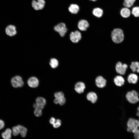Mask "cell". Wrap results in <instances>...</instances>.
<instances>
[{"label": "cell", "instance_id": "21", "mask_svg": "<svg viewBox=\"0 0 139 139\" xmlns=\"http://www.w3.org/2000/svg\"><path fill=\"white\" fill-rule=\"evenodd\" d=\"M12 133V131L10 129L7 128L5 132L2 133V136L4 139H10L11 137Z\"/></svg>", "mask_w": 139, "mask_h": 139}, {"label": "cell", "instance_id": "17", "mask_svg": "<svg viewBox=\"0 0 139 139\" xmlns=\"http://www.w3.org/2000/svg\"><path fill=\"white\" fill-rule=\"evenodd\" d=\"M120 13L122 17L124 18H127L130 16L131 12L128 8L125 7L121 9Z\"/></svg>", "mask_w": 139, "mask_h": 139}, {"label": "cell", "instance_id": "4", "mask_svg": "<svg viewBox=\"0 0 139 139\" xmlns=\"http://www.w3.org/2000/svg\"><path fill=\"white\" fill-rule=\"evenodd\" d=\"M128 67V66L127 64L118 61L116 64L115 69L118 75L123 76L125 74Z\"/></svg>", "mask_w": 139, "mask_h": 139}, {"label": "cell", "instance_id": "24", "mask_svg": "<svg viewBox=\"0 0 139 139\" xmlns=\"http://www.w3.org/2000/svg\"><path fill=\"white\" fill-rule=\"evenodd\" d=\"M19 129L20 134L22 137H24L26 136L27 130V129L24 126L18 125Z\"/></svg>", "mask_w": 139, "mask_h": 139}, {"label": "cell", "instance_id": "33", "mask_svg": "<svg viewBox=\"0 0 139 139\" xmlns=\"http://www.w3.org/2000/svg\"><path fill=\"white\" fill-rule=\"evenodd\" d=\"M137 112L136 113V115L137 116H139V106L137 108Z\"/></svg>", "mask_w": 139, "mask_h": 139}, {"label": "cell", "instance_id": "31", "mask_svg": "<svg viewBox=\"0 0 139 139\" xmlns=\"http://www.w3.org/2000/svg\"><path fill=\"white\" fill-rule=\"evenodd\" d=\"M5 125L4 123V121L0 119V130L3 129Z\"/></svg>", "mask_w": 139, "mask_h": 139}, {"label": "cell", "instance_id": "20", "mask_svg": "<svg viewBox=\"0 0 139 139\" xmlns=\"http://www.w3.org/2000/svg\"><path fill=\"white\" fill-rule=\"evenodd\" d=\"M92 13L93 15L95 17L100 18L102 15L103 13V10L99 7H96L93 9Z\"/></svg>", "mask_w": 139, "mask_h": 139}, {"label": "cell", "instance_id": "6", "mask_svg": "<svg viewBox=\"0 0 139 139\" xmlns=\"http://www.w3.org/2000/svg\"><path fill=\"white\" fill-rule=\"evenodd\" d=\"M82 38L81 33L79 31L76 30L71 32L69 35V39L72 43L76 44L79 42Z\"/></svg>", "mask_w": 139, "mask_h": 139}, {"label": "cell", "instance_id": "26", "mask_svg": "<svg viewBox=\"0 0 139 139\" xmlns=\"http://www.w3.org/2000/svg\"><path fill=\"white\" fill-rule=\"evenodd\" d=\"M34 111V115L37 117H39L42 115V109L38 106L37 105L36 107L35 108Z\"/></svg>", "mask_w": 139, "mask_h": 139}, {"label": "cell", "instance_id": "19", "mask_svg": "<svg viewBox=\"0 0 139 139\" xmlns=\"http://www.w3.org/2000/svg\"><path fill=\"white\" fill-rule=\"evenodd\" d=\"M36 103L38 106L42 109L46 104V101L44 98L39 97L36 99Z\"/></svg>", "mask_w": 139, "mask_h": 139}, {"label": "cell", "instance_id": "34", "mask_svg": "<svg viewBox=\"0 0 139 139\" xmlns=\"http://www.w3.org/2000/svg\"><path fill=\"white\" fill-rule=\"evenodd\" d=\"M138 126L139 127V120L138 121Z\"/></svg>", "mask_w": 139, "mask_h": 139}, {"label": "cell", "instance_id": "18", "mask_svg": "<svg viewBox=\"0 0 139 139\" xmlns=\"http://www.w3.org/2000/svg\"><path fill=\"white\" fill-rule=\"evenodd\" d=\"M80 10L79 6L76 4H71L68 8L69 11L73 14H76L79 12Z\"/></svg>", "mask_w": 139, "mask_h": 139}, {"label": "cell", "instance_id": "15", "mask_svg": "<svg viewBox=\"0 0 139 139\" xmlns=\"http://www.w3.org/2000/svg\"><path fill=\"white\" fill-rule=\"evenodd\" d=\"M85 88V85L84 83L79 82L75 84L74 89L76 92L80 94L84 92Z\"/></svg>", "mask_w": 139, "mask_h": 139}, {"label": "cell", "instance_id": "35", "mask_svg": "<svg viewBox=\"0 0 139 139\" xmlns=\"http://www.w3.org/2000/svg\"><path fill=\"white\" fill-rule=\"evenodd\" d=\"M90 0L92 1H96L97 0Z\"/></svg>", "mask_w": 139, "mask_h": 139}, {"label": "cell", "instance_id": "22", "mask_svg": "<svg viewBox=\"0 0 139 139\" xmlns=\"http://www.w3.org/2000/svg\"><path fill=\"white\" fill-rule=\"evenodd\" d=\"M49 64L52 68H55L59 65V62L56 59L52 58H51L50 60Z\"/></svg>", "mask_w": 139, "mask_h": 139}, {"label": "cell", "instance_id": "8", "mask_svg": "<svg viewBox=\"0 0 139 139\" xmlns=\"http://www.w3.org/2000/svg\"><path fill=\"white\" fill-rule=\"evenodd\" d=\"M6 34L8 36L13 37L17 33L16 27L12 24H9L6 27L5 30Z\"/></svg>", "mask_w": 139, "mask_h": 139}, {"label": "cell", "instance_id": "7", "mask_svg": "<svg viewBox=\"0 0 139 139\" xmlns=\"http://www.w3.org/2000/svg\"><path fill=\"white\" fill-rule=\"evenodd\" d=\"M12 85L14 88L22 87L24 83L22 77L19 75H16L13 77L11 80Z\"/></svg>", "mask_w": 139, "mask_h": 139}, {"label": "cell", "instance_id": "25", "mask_svg": "<svg viewBox=\"0 0 139 139\" xmlns=\"http://www.w3.org/2000/svg\"><path fill=\"white\" fill-rule=\"evenodd\" d=\"M131 12L135 17H139V7L136 6L133 7L132 9Z\"/></svg>", "mask_w": 139, "mask_h": 139}, {"label": "cell", "instance_id": "32", "mask_svg": "<svg viewBox=\"0 0 139 139\" xmlns=\"http://www.w3.org/2000/svg\"><path fill=\"white\" fill-rule=\"evenodd\" d=\"M56 120L54 118L52 117L49 120V123L53 125L55 122Z\"/></svg>", "mask_w": 139, "mask_h": 139}, {"label": "cell", "instance_id": "5", "mask_svg": "<svg viewBox=\"0 0 139 139\" xmlns=\"http://www.w3.org/2000/svg\"><path fill=\"white\" fill-rule=\"evenodd\" d=\"M54 29L62 37L65 36L67 31V29L65 24L63 22H61L57 24L54 26Z\"/></svg>", "mask_w": 139, "mask_h": 139}, {"label": "cell", "instance_id": "13", "mask_svg": "<svg viewBox=\"0 0 139 139\" xmlns=\"http://www.w3.org/2000/svg\"><path fill=\"white\" fill-rule=\"evenodd\" d=\"M114 82L115 84L118 86H121L123 85L125 82L124 77L121 75H117L114 79Z\"/></svg>", "mask_w": 139, "mask_h": 139}, {"label": "cell", "instance_id": "11", "mask_svg": "<svg viewBox=\"0 0 139 139\" xmlns=\"http://www.w3.org/2000/svg\"><path fill=\"white\" fill-rule=\"evenodd\" d=\"M95 81L96 86L99 88H103L106 85V80L102 76H99L97 77Z\"/></svg>", "mask_w": 139, "mask_h": 139}, {"label": "cell", "instance_id": "16", "mask_svg": "<svg viewBox=\"0 0 139 139\" xmlns=\"http://www.w3.org/2000/svg\"><path fill=\"white\" fill-rule=\"evenodd\" d=\"M87 99L92 103H95L97 101L98 97L95 93L91 92L88 93L86 95Z\"/></svg>", "mask_w": 139, "mask_h": 139}, {"label": "cell", "instance_id": "1", "mask_svg": "<svg viewBox=\"0 0 139 139\" xmlns=\"http://www.w3.org/2000/svg\"><path fill=\"white\" fill-rule=\"evenodd\" d=\"M111 36L112 41L116 44L122 42L124 38L123 30L118 28H114L112 30L111 32Z\"/></svg>", "mask_w": 139, "mask_h": 139}, {"label": "cell", "instance_id": "28", "mask_svg": "<svg viewBox=\"0 0 139 139\" xmlns=\"http://www.w3.org/2000/svg\"><path fill=\"white\" fill-rule=\"evenodd\" d=\"M54 96L55 98L59 99L64 97V95L62 92H58L55 93Z\"/></svg>", "mask_w": 139, "mask_h": 139}, {"label": "cell", "instance_id": "3", "mask_svg": "<svg viewBox=\"0 0 139 139\" xmlns=\"http://www.w3.org/2000/svg\"><path fill=\"white\" fill-rule=\"evenodd\" d=\"M138 121L134 118H129L127 122V131L128 132L135 133L138 129Z\"/></svg>", "mask_w": 139, "mask_h": 139}, {"label": "cell", "instance_id": "10", "mask_svg": "<svg viewBox=\"0 0 139 139\" xmlns=\"http://www.w3.org/2000/svg\"><path fill=\"white\" fill-rule=\"evenodd\" d=\"M77 26L80 30L82 31H85L87 30L89 27V24L86 20L81 19L78 22Z\"/></svg>", "mask_w": 139, "mask_h": 139}, {"label": "cell", "instance_id": "29", "mask_svg": "<svg viewBox=\"0 0 139 139\" xmlns=\"http://www.w3.org/2000/svg\"><path fill=\"white\" fill-rule=\"evenodd\" d=\"M61 121L59 119L56 120L55 122L53 125V127L55 128H58L61 125Z\"/></svg>", "mask_w": 139, "mask_h": 139}, {"label": "cell", "instance_id": "12", "mask_svg": "<svg viewBox=\"0 0 139 139\" xmlns=\"http://www.w3.org/2000/svg\"><path fill=\"white\" fill-rule=\"evenodd\" d=\"M139 77L137 74L134 73L129 74L127 77V80L129 83L135 84L138 82Z\"/></svg>", "mask_w": 139, "mask_h": 139}, {"label": "cell", "instance_id": "2", "mask_svg": "<svg viewBox=\"0 0 139 139\" xmlns=\"http://www.w3.org/2000/svg\"><path fill=\"white\" fill-rule=\"evenodd\" d=\"M126 98L127 101L131 103L135 104L139 101L138 94L135 90L127 92L126 95Z\"/></svg>", "mask_w": 139, "mask_h": 139}, {"label": "cell", "instance_id": "23", "mask_svg": "<svg viewBox=\"0 0 139 139\" xmlns=\"http://www.w3.org/2000/svg\"><path fill=\"white\" fill-rule=\"evenodd\" d=\"M136 0H124L123 5L125 7L130 8L133 5Z\"/></svg>", "mask_w": 139, "mask_h": 139}, {"label": "cell", "instance_id": "30", "mask_svg": "<svg viewBox=\"0 0 139 139\" xmlns=\"http://www.w3.org/2000/svg\"><path fill=\"white\" fill-rule=\"evenodd\" d=\"M135 139H139V129H138L134 135Z\"/></svg>", "mask_w": 139, "mask_h": 139}, {"label": "cell", "instance_id": "36", "mask_svg": "<svg viewBox=\"0 0 139 139\" xmlns=\"http://www.w3.org/2000/svg\"><path fill=\"white\" fill-rule=\"evenodd\" d=\"M138 35H139V34L138 33Z\"/></svg>", "mask_w": 139, "mask_h": 139}, {"label": "cell", "instance_id": "27", "mask_svg": "<svg viewBox=\"0 0 139 139\" xmlns=\"http://www.w3.org/2000/svg\"><path fill=\"white\" fill-rule=\"evenodd\" d=\"M12 133L14 136L20 134L19 129L18 125L13 127Z\"/></svg>", "mask_w": 139, "mask_h": 139}, {"label": "cell", "instance_id": "9", "mask_svg": "<svg viewBox=\"0 0 139 139\" xmlns=\"http://www.w3.org/2000/svg\"><path fill=\"white\" fill-rule=\"evenodd\" d=\"M45 0H33L32 2V6L36 10H41L45 7Z\"/></svg>", "mask_w": 139, "mask_h": 139}, {"label": "cell", "instance_id": "14", "mask_svg": "<svg viewBox=\"0 0 139 139\" xmlns=\"http://www.w3.org/2000/svg\"><path fill=\"white\" fill-rule=\"evenodd\" d=\"M28 85L30 87L36 88L39 84V81L38 79L35 77L32 76L29 78L28 80Z\"/></svg>", "mask_w": 139, "mask_h": 139}]
</instances>
